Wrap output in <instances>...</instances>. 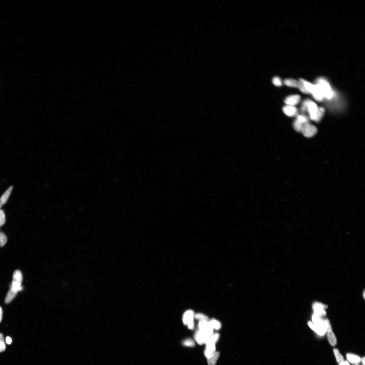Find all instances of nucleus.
<instances>
[{"instance_id": "f257e3e1", "label": "nucleus", "mask_w": 365, "mask_h": 365, "mask_svg": "<svg viewBox=\"0 0 365 365\" xmlns=\"http://www.w3.org/2000/svg\"><path fill=\"white\" fill-rule=\"evenodd\" d=\"M316 81L321 89L324 97L328 99H332L334 96V92L328 81L324 78H320Z\"/></svg>"}, {"instance_id": "f03ea898", "label": "nucleus", "mask_w": 365, "mask_h": 365, "mask_svg": "<svg viewBox=\"0 0 365 365\" xmlns=\"http://www.w3.org/2000/svg\"><path fill=\"white\" fill-rule=\"evenodd\" d=\"M23 281V276L19 270H16L14 272L13 275V279L11 285V288L17 291H20L23 289L21 286Z\"/></svg>"}, {"instance_id": "7ed1b4c3", "label": "nucleus", "mask_w": 365, "mask_h": 365, "mask_svg": "<svg viewBox=\"0 0 365 365\" xmlns=\"http://www.w3.org/2000/svg\"><path fill=\"white\" fill-rule=\"evenodd\" d=\"M194 311L190 310L186 311L182 317V321L184 323L187 325L188 328L190 330H193L194 328Z\"/></svg>"}, {"instance_id": "20e7f679", "label": "nucleus", "mask_w": 365, "mask_h": 365, "mask_svg": "<svg viewBox=\"0 0 365 365\" xmlns=\"http://www.w3.org/2000/svg\"><path fill=\"white\" fill-rule=\"evenodd\" d=\"M211 336L206 332L199 329L195 333L194 338L198 344L202 345L207 343Z\"/></svg>"}, {"instance_id": "39448f33", "label": "nucleus", "mask_w": 365, "mask_h": 365, "mask_svg": "<svg viewBox=\"0 0 365 365\" xmlns=\"http://www.w3.org/2000/svg\"><path fill=\"white\" fill-rule=\"evenodd\" d=\"M284 83L286 86L298 88L302 92L305 94H308L307 91L305 89L303 84L300 81H298L292 78L286 79L284 81Z\"/></svg>"}, {"instance_id": "423d86ee", "label": "nucleus", "mask_w": 365, "mask_h": 365, "mask_svg": "<svg viewBox=\"0 0 365 365\" xmlns=\"http://www.w3.org/2000/svg\"><path fill=\"white\" fill-rule=\"evenodd\" d=\"M317 131V128L315 126L308 123L304 125L301 132L305 137L310 138L314 136Z\"/></svg>"}, {"instance_id": "0eeeda50", "label": "nucleus", "mask_w": 365, "mask_h": 365, "mask_svg": "<svg viewBox=\"0 0 365 365\" xmlns=\"http://www.w3.org/2000/svg\"><path fill=\"white\" fill-rule=\"evenodd\" d=\"M216 342L210 338L206 344L205 350L204 351V355L207 358L211 357L215 353L216 351L215 344Z\"/></svg>"}, {"instance_id": "6e6552de", "label": "nucleus", "mask_w": 365, "mask_h": 365, "mask_svg": "<svg viewBox=\"0 0 365 365\" xmlns=\"http://www.w3.org/2000/svg\"><path fill=\"white\" fill-rule=\"evenodd\" d=\"M328 307L327 305L317 302L314 303L313 306L314 314L320 317L326 316L327 313L325 309Z\"/></svg>"}, {"instance_id": "1a4fd4ad", "label": "nucleus", "mask_w": 365, "mask_h": 365, "mask_svg": "<svg viewBox=\"0 0 365 365\" xmlns=\"http://www.w3.org/2000/svg\"><path fill=\"white\" fill-rule=\"evenodd\" d=\"M318 110V108L316 103L310 100L307 105V110L309 112L310 118L311 120L315 121Z\"/></svg>"}, {"instance_id": "9d476101", "label": "nucleus", "mask_w": 365, "mask_h": 365, "mask_svg": "<svg viewBox=\"0 0 365 365\" xmlns=\"http://www.w3.org/2000/svg\"><path fill=\"white\" fill-rule=\"evenodd\" d=\"M311 94H312L314 98L318 102L322 101L325 98L320 86L319 84L316 83L314 85L313 89Z\"/></svg>"}, {"instance_id": "9b49d317", "label": "nucleus", "mask_w": 365, "mask_h": 365, "mask_svg": "<svg viewBox=\"0 0 365 365\" xmlns=\"http://www.w3.org/2000/svg\"><path fill=\"white\" fill-rule=\"evenodd\" d=\"M301 99V96L298 94L289 96L286 97L284 102L286 105L295 106L300 103Z\"/></svg>"}, {"instance_id": "f8f14e48", "label": "nucleus", "mask_w": 365, "mask_h": 365, "mask_svg": "<svg viewBox=\"0 0 365 365\" xmlns=\"http://www.w3.org/2000/svg\"><path fill=\"white\" fill-rule=\"evenodd\" d=\"M283 112L288 117H292L296 115L298 113V110L295 106L286 105L283 107Z\"/></svg>"}, {"instance_id": "ddd939ff", "label": "nucleus", "mask_w": 365, "mask_h": 365, "mask_svg": "<svg viewBox=\"0 0 365 365\" xmlns=\"http://www.w3.org/2000/svg\"><path fill=\"white\" fill-rule=\"evenodd\" d=\"M312 320L313 324L320 328L326 330L325 324L324 320L320 317L317 316L316 314H314L312 316Z\"/></svg>"}, {"instance_id": "4468645a", "label": "nucleus", "mask_w": 365, "mask_h": 365, "mask_svg": "<svg viewBox=\"0 0 365 365\" xmlns=\"http://www.w3.org/2000/svg\"><path fill=\"white\" fill-rule=\"evenodd\" d=\"M327 333V338L329 343L332 346H335L337 343V341L336 337L334 333L332 331V330H329L326 332Z\"/></svg>"}, {"instance_id": "2eb2a0df", "label": "nucleus", "mask_w": 365, "mask_h": 365, "mask_svg": "<svg viewBox=\"0 0 365 365\" xmlns=\"http://www.w3.org/2000/svg\"><path fill=\"white\" fill-rule=\"evenodd\" d=\"M347 360L352 364H359L361 362V358L355 354L348 353L347 354Z\"/></svg>"}, {"instance_id": "dca6fc26", "label": "nucleus", "mask_w": 365, "mask_h": 365, "mask_svg": "<svg viewBox=\"0 0 365 365\" xmlns=\"http://www.w3.org/2000/svg\"><path fill=\"white\" fill-rule=\"evenodd\" d=\"M308 325L310 327V328L312 329L314 332H315L317 333L320 336H323L325 334L326 331L325 330L323 329L320 328V327L314 325L313 323L311 321L308 322Z\"/></svg>"}, {"instance_id": "f3484780", "label": "nucleus", "mask_w": 365, "mask_h": 365, "mask_svg": "<svg viewBox=\"0 0 365 365\" xmlns=\"http://www.w3.org/2000/svg\"><path fill=\"white\" fill-rule=\"evenodd\" d=\"M18 291H16L13 289L11 288L8 292L5 299V303L6 304L10 303L16 296Z\"/></svg>"}, {"instance_id": "a211bd4d", "label": "nucleus", "mask_w": 365, "mask_h": 365, "mask_svg": "<svg viewBox=\"0 0 365 365\" xmlns=\"http://www.w3.org/2000/svg\"><path fill=\"white\" fill-rule=\"evenodd\" d=\"M13 188V187L12 186L9 187L8 190L5 192V193L1 197V199H0V203H1L2 205L7 202L11 193Z\"/></svg>"}, {"instance_id": "6ab92c4d", "label": "nucleus", "mask_w": 365, "mask_h": 365, "mask_svg": "<svg viewBox=\"0 0 365 365\" xmlns=\"http://www.w3.org/2000/svg\"><path fill=\"white\" fill-rule=\"evenodd\" d=\"M220 353L219 352H216L211 357L207 358V362L209 365H216L217 362L219 358Z\"/></svg>"}, {"instance_id": "aec40b11", "label": "nucleus", "mask_w": 365, "mask_h": 365, "mask_svg": "<svg viewBox=\"0 0 365 365\" xmlns=\"http://www.w3.org/2000/svg\"><path fill=\"white\" fill-rule=\"evenodd\" d=\"M209 323L211 327L213 329L219 330L221 328V323L218 320L212 319L210 321Z\"/></svg>"}, {"instance_id": "412c9836", "label": "nucleus", "mask_w": 365, "mask_h": 365, "mask_svg": "<svg viewBox=\"0 0 365 365\" xmlns=\"http://www.w3.org/2000/svg\"><path fill=\"white\" fill-rule=\"evenodd\" d=\"M325 112V109L323 107H321L318 108L317 113L316 119L315 121L316 122H320Z\"/></svg>"}, {"instance_id": "4be33fe9", "label": "nucleus", "mask_w": 365, "mask_h": 365, "mask_svg": "<svg viewBox=\"0 0 365 365\" xmlns=\"http://www.w3.org/2000/svg\"><path fill=\"white\" fill-rule=\"evenodd\" d=\"M333 352H334V354L336 357V361L338 363H341L344 361V357H343L342 355L340 353L338 349H333Z\"/></svg>"}, {"instance_id": "5701e85b", "label": "nucleus", "mask_w": 365, "mask_h": 365, "mask_svg": "<svg viewBox=\"0 0 365 365\" xmlns=\"http://www.w3.org/2000/svg\"><path fill=\"white\" fill-rule=\"evenodd\" d=\"M304 124L303 123L295 119L293 123V127L295 130L298 132H301Z\"/></svg>"}, {"instance_id": "b1692460", "label": "nucleus", "mask_w": 365, "mask_h": 365, "mask_svg": "<svg viewBox=\"0 0 365 365\" xmlns=\"http://www.w3.org/2000/svg\"><path fill=\"white\" fill-rule=\"evenodd\" d=\"M297 120L305 124L309 123V120L307 116L303 114L298 115L297 116Z\"/></svg>"}, {"instance_id": "393cba45", "label": "nucleus", "mask_w": 365, "mask_h": 365, "mask_svg": "<svg viewBox=\"0 0 365 365\" xmlns=\"http://www.w3.org/2000/svg\"><path fill=\"white\" fill-rule=\"evenodd\" d=\"M7 241V239L5 235L2 232H0V247H4Z\"/></svg>"}, {"instance_id": "a878e982", "label": "nucleus", "mask_w": 365, "mask_h": 365, "mask_svg": "<svg viewBox=\"0 0 365 365\" xmlns=\"http://www.w3.org/2000/svg\"><path fill=\"white\" fill-rule=\"evenodd\" d=\"M272 82L273 84L276 87H281L283 85L281 78L278 77L273 78L272 80Z\"/></svg>"}, {"instance_id": "bb28decb", "label": "nucleus", "mask_w": 365, "mask_h": 365, "mask_svg": "<svg viewBox=\"0 0 365 365\" xmlns=\"http://www.w3.org/2000/svg\"><path fill=\"white\" fill-rule=\"evenodd\" d=\"M182 344L185 346L188 347H193L195 346V342L193 340L191 339H187L185 340L183 342H182Z\"/></svg>"}, {"instance_id": "cd10ccee", "label": "nucleus", "mask_w": 365, "mask_h": 365, "mask_svg": "<svg viewBox=\"0 0 365 365\" xmlns=\"http://www.w3.org/2000/svg\"><path fill=\"white\" fill-rule=\"evenodd\" d=\"M5 349V345L4 337L1 333H0V352H4Z\"/></svg>"}, {"instance_id": "c85d7f7f", "label": "nucleus", "mask_w": 365, "mask_h": 365, "mask_svg": "<svg viewBox=\"0 0 365 365\" xmlns=\"http://www.w3.org/2000/svg\"><path fill=\"white\" fill-rule=\"evenodd\" d=\"M194 317V318L199 320H208V317L201 313H198L195 314Z\"/></svg>"}, {"instance_id": "c756f323", "label": "nucleus", "mask_w": 365, "mask_h": 365, "mask_svg": "<svg viewBox=\"0 0 365 365\" xmlns=\"http://www.w3.org/2000/svg\"><path fill=\"white\" fill-rule=\"evenodd\" d=\"M5 222L4 212L2 210H0V227L4 224Z\"/></svg>"}, {"instance_id": "7c9ffc66", "label": "nucleus", "mask_w": 365, "mask_h": 365, "mask_svg": "<svg viewBox=\"0 0 365 365\" xmlns=\"http://www.w3.org/2000/svg\"><path fill=\"white\" fill-rule=\"evenodd\" d=\"M323 320L325 324L326 332L329 330H332V327L329 320L328 319H325Z\"/></svg>"}, {"instance_id": "2f4dec72", "label": "nucleus", "mask_w": 365, "mask_h": 365, "mask_svg": "<svg viewBox=\"0 0 365 365\" xmlns=\"http://www.w3.org/2000/svg\"><path fill=\"white\" fill-rule=\"evenodd\" d=\"M6 343L9 345L12 342V340L10 337L8 336L6 338Z\"/></svg>"}, {"instance_id": "473e14b6", "label": "nucleus", "mask_w": 365, "mask_h": 365, "mask_svg": "<svg viewBox=\"0 0 365 365\" xmlns=\"http://www.w3.org/2000/svg\"><path fill=\"white\" fill-rule=\"evenodd\" d=\"M339 365H350V364L348 361H344L341 363H339Z\"/></svg>"}, {"instance_id": "72a5a7b5", "label": "nucleus", "mask_w": 365, "mask_h": 365, "mask_svg": "<svg viewBox=\"0 0 365 365\" xmlns=\"http://www.w3.org/2000/svg\"><path fill=\"white\" fill-rule=\"evenodd\" d=\"M2 317V308L0 307V323H1Z\"/></svg>"}, {"instance_id": "f704fd0d", "label": "nucleus", "mask_w": 365, "mask_h": 365, "mask_svg": "<svg viewBox=\"0 0 365 365\" xmlns=\"http://www.w3.org/2000/svg\"><path fill=\"white\" fill-rule=\"evenodd\" d=\"M365 359L364 357H363V358H362L361 359V362H362V364L363 365H365Z\"/></svg>"}, {"instance_id": "c9c22d12", "label": "nucleus", "mask_w": 365, "mask_h": 365, "mask_svg": "<svg viewBox=\"0 0 365 365\" xmlns=\"http://www.w3.org/2000/svg\"><path fill=\"white\" fill-rule=\"evenodd\" d=\"M2 204L1 203H0V210H1V207H2Z\"/></svg>"}, {"instance_id": "e433bc0d", "label": "nucleus", "mask_w": 365, "mask_h": 365, "mask_svg": "<svg viewBox=\"0 0 365 365\" xmlns=\"http://www.w3.org/2000/svg\"><path fill=\"white\" fill-rule=\"evenodd\" d=\"M363 296L364 298H365V291H364L363 292Z\"/></svg>"}, {"instance_id": "4c0bfd02", "label": "nucleus", "mask_w": 365, "mask_h": 365, "mask_svg": "<svg viewBox=\"0 0 365 365\" xmlns=\"http://www.w3.org/2000/svg\"><path fill=\"white\" fill-rule=\"evenodd\" d=\"M354 365H360V364H354Z\"/></svg>"}]
</instances>
